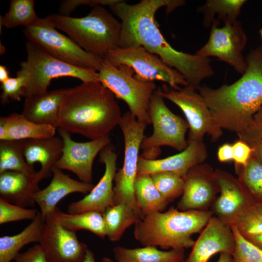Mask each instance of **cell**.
I'll return each mask as SVG.
<instances>
[{
	"instance_id": "6da1fadb",
	"label": "cell",
	"mask_w": 262,
	"mask_h": 262,
	"mask_svg": "<svg viewBox=\"0 0 262 262\" xmlns=\"http://www.w3.org/2000/svg\"><path fill=\"white\" fill-rule=\"evenodd\" d=\"M184 4L180 0H141L129 4L119 0L109 7L121 23L120 48H144L178 71L188 86L196 89L203 80L214 74L210 58L176 50L160 32L155 17L163 7L168 14Z\"/></svg>"
},
{
	"instance_id": "7a4b0ae2",
	"label": "cell",
	"mask_w": 262,
	"mask_h": 262,
	"mask_svg": "<svg viewBox=\"0 0 262 262\" xmlns=\"http://www.w3.org/2000/svg\"><path fill=\"white\" fill-rule=\"evenodd\" d=\"M246 59V69L235 82L216 89L205 85L196 89L216 124L237 134L249 126L262 106V46Z\"/></svg>"
},
{
	"instance_id": "3957f363",
	"label": "cell",
	"mask_w": 262,
	"mask_h": 262,
	"mask_svg": "<svg viewBox=\"0 0 262 262\" xmlns=\"http://www.w3.org/2000/svg\"><path fill=\"white\" fill-rule=\"evenodd\" d=\"M114 94L99 82L67 89L60 108L58 128L91 140L108 136L122 115Z\"/></svg>"
},
{
	"instance_id": "277c9868",
	"label": "cell",
	"mask_w": 262,
	"mask_h": 262,
	"mask_svg": "<svg viewBox=\"0 0 262 262\" xmlns=\"http://www.w3.org/2000/svg\"><path fill=\"white\" fill-rule=\"evenodd\" d=\"M213 215L209 210L180 211L173 207L165 212H149L135 224L134 236L145 246L192 247V235L202 230Z\"/></svg>"
},
{
	"instance_id": "5b68a950",
	"label": "cell",
	"mask_w": 262,
	"mask_h": 262,
	"mask_svg": "<svg viewBox=\"0 0 262 262\" xmlns=\"http://www.w3.org/2000/svg\"><path fill=\"white\" fill-rule=\"evenodd\" d=\"M54 26L86 52L105 59L119 47L121 23L103 6L93 7L81 17L60 14L49 15Z\"/></svg>"
},
{
	"instance_id": "8992f818",
	"label": "cell",
	"mask_w": 262,
	"mask_h": 262,
	"mask_svg": "<svg viewBox=\"0 0 262 262\" xmlns=\"http://www.w3.org/2000/svg\"><path fill=\"white\" fill-rule=\"evenodd\" d=\"M27 54L26 61L20 68L28 74V81L24 90L23 97L38 95L47 92L51 81L60 77H72L82 82H99L98 71L73 66L47 53L28 40L25 43Z\"/></svg>"
},
{
	"instance_id": "52a82bcc",
	"label": "cell",
	"mask_w": 262,
	"mask_h": 262,
	"mask_svg": "<svg viewBox=\"0 0 262 262\" xmlns=\"http://www.w3.org/2000/svg\"><path fill=\"white\" fill-rule=\"evenodd\" d=\"M98 72L99 82L115 98L124 100L139 122L147 125L151 124L148 110L151 97L156 90L154 82L139 80L131 68L125 66H115L105 59Z\"/></svg>"
},
{
	"instance_id": "ba28073f",
	"label": "cell",
	"mask_w": 262,
	"mask_h": 262,
	"mask_svg": "<svg viewBox=\"0 0 262 262\" xmlns=\"http://www.w3.org/2000/svg\"><path fill=\"white\" fill-rule=\"evenodd\" d=\"M149 115L153 126L151 135L144 137L140 148L143 158L156 159L161 153V147H171L182 151L188 146L185 135L189 129L186 120L174 114L166 106L164 98L156 91L149 105Z\"/></svg>"
},
{
	"instance_id": "9c48e42d",
	"label": "cell",
	"mask_w": 262,
	"mask_h": 262,
	"mask_svg": "<svg viewBox=\"0 0 262 262\" xmlns=\"http://www.w3.org/2000/svg\"><path fill=\"white\" fill-rule=\"evenodd\" d=\"M23 32L29 41L62 61L97 71L102 66L104 59L86 52L70 37L58 32L49 16L25 27Z\"/></svg>"
},
{
	"instance_id": "30bf717a",
	"label": "cell",
	"mask_w": 262,
	"mask_h": 262,
	"mask_svg": "<svg viewBox=\"0 0 262 262\" xmlns=\"http://www.w3.org/2000/svg\"><path fill=\"white\" fill-rule=\"evenodd\" d=\"M119 126L124 137V159L122 167L116 172L114 178V203L128 204L141 218L133 186L137 176L139 149L147 125L139 122L129 111L122 115Z\"/></svg>"
},
{
	"instance_id": "8fae6325",
	"label": "cell",
	"mask_w": 262,
	"mask_h": 262,
	"mask_svg": "<svg viewBox=\"0 0 262 262\" xmlns=\"http://www.w3.org/2000/svg\"><path fill=\"white\" fill-rule=\"evenodd\" d=\"M105 59L115 66H125L131 68L135 77L142 81H161L175 90L188 85L178 71L142 47L118 48L111 51Z\"/></svg>"
},
{
	"instance_id": "7c38bea8",
	"label": "cell",
	"mask_w": 262,
	"mask_h": 262,
	"mask_svg": "<svg viewBox=\"0 0 262 262\" xmlns=\"http://www.w3.org/2000/svg\"><path fill=\"white\" fill-rule=\"evenodd\" d=\"M156 91L178 106L183 113L189 125L188 142L202 141L205 134L210 136L212 142L221 137L222 129L214 121L196 89L188 85L175 90L164 83Z\"/></svg>"
},
{
	"instance_id": "4fadbf2b",
	"label": "cell",
	"mask_w": 262,
	"mask_h": 262,
	"mask_svg": "<svg viewBox=\"0 0 262 262\" xmlns=\"http://www.w3.org/2000/svg\"><path fill=\"white\" fill-rule=\"evenodd\" d=\"M219 24L218 20L213 21L208 41L196 54L206 58L216 57L243 74L247 67L242 52L247 37L241 23L236 20L227 22L222 27Z\"/></svg>"
},
{
	"instance_id": "5bb4252c",
	"label": "cell",
	"mask_w": 262,
	"mask_h": 262,
	"mask_svg": "<svg viewBox=\"0 0 262 262\" xmlns=\"http://www.w3.org/2000/svg\"><path fill=\"white\" fill-rule=\"evenodd\" d=\"M39 243L48 262H82L89 249L79 241L75 232L61 225L53 212L45 219Z\"/></svg>"
},
{
	"instance_id": "9a60e30c",
	"label": "cell",
	"mask_w": 262,
	"mask_h": 262,
	"mask_svg": "<svg viewBox=\"0 0 262 262\" xmlns=\"http://www.w3.org/2000/svg\"><path fill=\"white\" fill-rule=\"evenodd\" d=\"M58 132L63 141L62 154L54 167L72 172L80 181L92 183L93 164L97 155L110 144L108 136L85 142L73 140L70 133L59 128Z\"/></svg>"
},
{
	"instance_id": "2e32d148",
	"label": "cell",
	"mask_w": 262,
	"mask_h": 262,
	"mask_svg": "<svg viewBox=\"0 0 262 262\" xmlns=\"http://www.w3.org/2000/svg\"><path fill=\"white\" fill-rule=\"evenodd\" d=\"M183 179V192L178 209L208 210L219 192L215 170L202 163L192 167Z\"/></svg>"
},
{
	"instance_id": "e0dca14e",
	"label": "cell",
	"mask_w": 262,
	"mask_h": 262,
	"mask_svg": "<svg viewBox=\"0 0 262 262\" xmlns=\"http://www.w3.org/2000/svg\"><path fill=\"white\" fill-rule=\"evenodd\" d=\"M117 157L114 147L110 144L100 151L99 160L105 167L103 176L86 196L68 205V213L96 211L103 213L107 207L115 205L113 181L116 172Z\"/></svg>"
},
{
	"instance_id": "ac0fdd59",
	"label": "cell",
	"mask_w": 262,
	"mask_h": 262,
	"mask_svg": "<svg viewBox=\"0 0 262 262\" xmlns=\"http://www.w3.org/2000/svg\"><path fill=\"white\" fill-rule=\"evenodd\" d=\"M215 170L220 195L211 206V211L214 216L230 226L236 217L256 200L238 178L222 169Z\"/></svg>"
},
{
	"instance_id": "d6986e66",
	"label": "cell",
	"mask_w": 262,
	"mask_h": 262,
	"mask_svg": "<svg viewBox=\"0 0 262 262\" xmlns=\"http://www.w3.org/2000/svg\"><path fill=\"white\" fill-rule=\"evenodd\" d=\"M234 246L230 226L213 215L195 241L191 252L182 262H208L218 253L232 254Z\"/></svg>"
},
{
	"instance_id": "ffe728a7",
	"label": "cell",
	"mask_w": 262,
	"mask_h": 262,
	"mask_svg": "<svg viewBox=\"0 0 262 262\" xmlns=\"http://www.w3.org/2000/svg\"><path fill=\"white\" fill-rule=\"evenodd\" d=\"M187 147L179 153L161 159L149 160L139 156L137 175L170 172L184 178L194 166L204 163L208 157L203 141L188 142Z\"/></svg>"
},
{
	"instance_id": "44dd1931",
	"label": "cell",
	"mask_w": 262,
	"mask_h": 262,
	"mask_svg": "<svg viewBox=\"0 0 262 262\" xmlns=\"http://www.w3.org/2000/svg\"><path fill=\"white\" fill-rule=\"evenodd\" d=\"M51 172L52 179L50 183L33 195V200L38 205L40 213L45 220L55 210L58 203L66 196L73 193L88 194L94 187L93 183L71 178L62 170L54 166Z\"/></svg>"
},
{
	"instance_id": "7402d4cb",
	"label": "cell",
	"mask_w": 262,
	"mask_h": 262,
	"mask_svg": "<svg viewBox=\"0 0 262 262\" xmlns=\"http://www.w3.org/2000/svg\"><path fill=\"white\" fill-rule=\"evenodd\" d=\"M42 180L38 172L33 175L13 171L0 173V198L23 207L33 206V195L39 190Z\"/></svg>"
},
{
	"instance_id": "603a6c76",
	"label": "cell",
	"mask_w": 262,
	"mask_h": 262,
	"mask_svg": "<svg viewBox=\"0 0 262 262\" xmlns=\"http://www.w3.org/2000/svg\"><path fill=\"white\" fill-rule=\"evenodd\" d=\"M67 89H57L25 98L22 114L38 124L58 127L59 114Z\"/></svg>"
},
{
	"instance_id": "cb8c5ba5",
	"label": "cell",
	"mask_w": 262,
	"mask_h": 262,
	"mask_svg": "<svg viewBox=\"0 0 262 262\" xmlns=\"http://www.w3.org/2000/svg\"><path fill=\"white\" fill-rule=\"evenodd\" d=\"M23 141L24 155L28 164L33 166L36 163H39L41 168L37 172L42 179L50 177L52 167L62 154L63 141L61 137L54 136Z\"/></svg>"
},
{
	"instance_id": "d4e9b609",
	"label": "cell",
	"mask_w": 262,
	"mask_h": 262,
	"mask_svg": "<svg viewBox=\"0 0 262 262\" xmlns=\"http://www.w3.org/2000/svg\"><path fill=\"white\" fill-rule=\"evenodd\" d=\"M45 226V220L38 212L32 222L19 233L0 238V262H11L20 249L33 242H39Z\"/></svg>"
},
{
	"instance_id": "484cf974",
	"label": "cell",
	"mask_w": 262,
	"mask_h": 262,
	"mask_svg": "<svg viewBox=\"0 0 262 262\" xmlns=\"http://www.w3.org/2000/svg\"><path fill=\"white\" fill-rule=\"evenodd\" d=\"M113 253L117 262H182L185 259L183 249L163 251L154 246L136 248L117 246Z\"/></svg>"
},
{
	"instance_id": "4316f807",
	"label": "cell",
	"mask_w": 262,
	"mask_h": 262,
	"mask_svg": "<svg viewBox=\"0 0 262 262\" xmlns=\"http://www.w3.org/2000/svg\"><path fill=\"white\" fill-rule=\"evenodd\" d=\"M5 118L7 134L5 140L43 139L55 135L56 128L50 125L33 123L22 114L14 113L5 116Z\"/></svg>"
},
{
	"instance_id": "83f0119b",
	"label": "cell",
	"mask_w": 262,
	"mask_h": 262,
	"mask_svg": "<svg viewBox=\"0 0 262 262\" xmlns=\"http://www.w3.org/2000/svg\"><path fill=\"white\" fill-rule=\"evenodd\" d=\"M53 213L61 225L69 230L75 232L81 229L89 230L102 239L107 236L103 214L101 212L88 211L69 213L56 207Z\"/></svg>"
},
{
	"instance_id": "f1b7e54d",
	"label": "cell",
	"mask_w": 262,
	"mask_h": 262,
	"mask_svg": "<svg viewBox=\"0 0 262 262\" xmlns=\"http://www.w3.org/2000/svg\"><path fill=\"white\" fill-rule=\"evenodd\" d=\"M133 188L142 217L148 213L163 212L166 209L169 202L161 195L150 175H137Z\"/></svg>"
},
{
	"instance_id": "f546056e",
	"label": "cell",
	"mask_w": 262,
	"mask_h": 262,
	"mask_svg": "<svg viewBox=\"0 0 262 262\" xmlns=\"http://www.w3.org/2000/svg\"><path fill=\"white\" fill-rule=\"evenodd\" d=\"M107 236L112 242L118 241L125 230L141 217L126 203L107 207L103 213Z\"/></svg>"
},
{
	"instance_id": "4dcf8cb0",
	"label": "cell",
	"mask_w": 262,
	"mask_h": 262,
	"mask_svg": "<svg viewBox=\"0 0 262 262\" xmlns=\"http://www.w3.org/2000/svg\"><path fill=\"white\" fill-rule=\"evenodd\" d=\"M7 171L30 175L36 173L33 166L28 164L25 160L23 140L0 141V173Z\"/></svg>"
},
{
	"instance_id": "1f68e13d",
	"label": "cell",
	"mask_w": 262,
	"mask_h": 262,
	"mask_svg": "<svg viewBox=\"0 0 262 262\" xmlns=\"http://www.w3.org/2000/svg\"><path fill=\"white\" fill-rule=\"evenodd\" d=\"M246 1L245 0H207L198 11L204 14V26L209 27L215 20V15L224 23L236 20L242 7Z\"/></svg>"
},
{
	"instance_id": "d6a6232c",
	"label": "cell",
	"mask_w": 262,
	"mask_h": 262,
	"mask_svg": "<svg viewBox=\"0 0 262 262\" xmlns=\"http://www.w3.org/2000/svg\"><path fill=\"white\" fill-rule=\"evenodd\" d=\"M40 17L34 10L33 0H12L8 11L0 16V26L11 29L19 26L24 27L35 23Z\"/></svg>"
},
{
	"instance_id": "836d02e7",
	"label": "cell",
	"mask_w": 262,
	"mask_h": 262,
	"mask_svg": "<svg viewBox=\"0 0 262 262\" xmlns=\"http://www.w3.org/2000/svg\"><path fill=\"white\" fill-rule=\"evenodd\" d=\"M231 226L245 238L262 234V202L255 201L248 206Z\"/></svg>"
},
{
	"instance_id": "e575fe53",
	"label": "cell",
	"mask_w": 262,
	"mask_h": 262,
	"mask_svg": "<svg viewBox=\"0 0 262 262\" xmlns=\"http://www.w3.org/2000/svg\"><path fill=\"white\" fill-rule=\"evenodd\" d=\"M238 179L251 196L262 202V164L251 156L244 166H235Z\"/></svg>"
},
{
	"instance_id": "d590c367",
	"label": "cell",
	"mask_w": 262,
	"mask_h": 262,
	"mask_svg": "<svg viewBox=\"0 0 262 262\" xmlns=\"http://www.w3.org/2000/svg\"><path fill=\"white\" fill-rule=\"evenodd\" d=\"M150 176L155 186L168 202L182 195L184 181L180 175L170 172H160Z\"/></svg>"
},
{
	"instance_id": "8d00e7d4",
	"label": "cell",
	"mask_w": 262,
	"mask_h": 262,
	"mask_svg": "<svg viewBox=\"0 0 262 262\" xmlns=\"http://www.w3.org/2000/svg\"><path fill=\"white\" fill-rule=\"evenodd\" d=\"M230 227L235 241L231 254L233 262H262V249L241 234L235 227Z\"/></svg>"
},
{
	"instance_id": "74e56055",
	"label": "cell",
	"mask_w": 262,
	"mask_h": 262,
	"mask_svg": "<svg viewBox=\"0 0 262 262\" xmlns=\"http://www.w3.org/2000/svg\"><path fill=\"white\" fill-rule=\"evenodd\" d=\"M28 81L27 71L22 68L17 72L15 77H10L1 83L2 92L0 95L1 104H6L9 100L20 101L23 97L24 90Z\"/></svg>"
},
{
	"instance_id": "f35d334b",
	"label": "cell",
	"mask_w": 262,
	"mask_h": 262,
	"mask_svg": "<svg viewBox=\"0 0 262 262\" xmlns=\"http://www.w3.org/2000/svg\"><path fill=\"white\" fill-rule=\"evenodd\" d=\"M38 212L11 203L0 198V224L23 220H33Z\"/></svg>"
},
{
	"instance_id": "ab89813d",
	"label": "cell",
	"mask_w": 262,
	"mask_h": 262,
	"mask_svg": "<svg viewBox=\"0 0 262 262\" xmlns=\"http://www.w3.org/2000/svg\"><path fill=\"white\" fill-rule=\"evenodd\" d=\"M237 135L250 147L262 140V106L254 115L249 126Z\"/></svg>"
},
{
	"instance_id": "60d3db41",
	"label": "cell",
	"mask_w": 262,
	"mask_h": 262,
	"mask_svg": "<svg viewBox=\"0 0 262 262\" xmlns=\"http://www.w3.org/2000/svg\"><path fill=\"white\" fill-rule=\"evenodd\" d=\"M119 0H65L61 2L60 15L68 16L76 8L81 5L94 7L97 5L108 6L114 4Z\"/></svg>"
},
{
	"instance_id": "b9f144b4",
	"label": "cell",
	"mask_w": 262,
	"mask_h": 262,
	"mask_svg": "<svg viewBox=\"0 0 262 262\" xmlns=\"http://www.w3.org/2000/svg\"><path fill=\"white\" fill-rule=\"evenodd\" d=\"M232 146L235 166H245L252 156V148L241 139L235 141Z\"/></svg>"
},
{
	"instance_id": "7bdbcfd3",
	"label": "cell",
	"mask_w": 262,
	"mask_h": 262,
	"mask_svg": "<svg viewBox=\"0 0 262 262\" xmlns=\"http://www.w3.org/2000/svg\"><path fill=\"white\" fill-rule=\"evenodd\" d=\"M15 262H48L42 246L35 245L23 253H18L14 259Z\"/></svg>"
},
{
	"instance_id": "ee69618b",
	"label": "cell",
	"mask_w": 262,
	"mask_h": 262,
	"mask_svg": "<svg viewBox=\"0 0 262 262\" xmlns=\"http://www.w3.org/2000/svg\"><path fill=\"white\" fill-rule=\"evenodd\" d=\"M217 156L218 161L221 163L233 161V149L232 145L225 143L218 148Z\"/></svg>"
},
{
	"instance_id": "f6af8a7d",
	"label": "cell",
	"mask_w": 262,
	"mask_h": 262,
	"mask_svg": "<svg viewBox=\"0 0 262 262\" xmlns=\"http://www.w3.org/2000/svg\"><path fill=\"white\" fill-rule=\"evenodd\" d=\"M251 147L253 150L252 156L262 164V140Z\"/></svg>"
},
{
	"instance_id": "bcb514c9",
	"label": "cell",
	"mask_w": 262,
	"mask_h": 262,
	"mask_svg": "<svg viewBox=\"0 0 262 262\" xmlns=\"http://www.w3.org/2000/svg\"><path fill=\"white\" fill-rule=\"evenodd\" d=\"M82 262H96L95 260L94 254L89 249H88L85 257ZM101 262H115L108 257L102 259Z\"/></svg>"
},
{
	"instance_id": "7dc6e473",
	"label": "cell",
	"mask_w": 262,
	"mask_h": 262,
	"mask_svg": "<svg viewBox=\"0 0 262 262\" xmlns=\"http://www.w3.org/2000/svg\"><path fill=\"white\" fill-rule=\"evenodd\" d=\"M7 134V126L5 116L0 118V140L4 141Z\"/></svg>"
},
{
	"instance_id": "c3c4849f",
	"label": "cell",
	"mask_w": 262,
	"mask_h": 262,
	"mask_svg": "<svg viewBox=\"0 0 262 262\" xmlns=\"http://www.w3.org/2000/svg\"><path fill=\"white\" fill-rule=\"evenodd\" d=\"M254 245L262 249V234L246 238Z\"/></svg>"
},
{
	"instance_id": "681fc988",
	"label": "cell",
	"mask_w": 262,
	"mask_h": 262,
	"mask_svg": "<svg viewBox=\"0 0 262 262\" xmlns=\"http://www.w3.org/2000/svg\"><path fill=\"white\" fill-rule=\"evenodd\" d=\"M9 77V73L7 68L3 66H0V82L2 83L7 81Z\"/></svg>"
},
{
	"instance_id": "f907efd6",
	"label": "cell",
	"mask_w": 262,
	"mask_h": 262,
	"mask_svg": "<svg viewBox=\"0 0 262 262\" xmlns=\"http://www.w3.org/2000/svg\"><path fill=\"white\" fill-rule=\"evenodd\" d=\"M216 262H233L232 255L228 253H221Z\"/></svg>"
},
{
	"instance_id": "816d5d0a",
	"label": "cell",
	"mask_w": 262,
	"mask_h": 262,
	"mask_svg": "<svg viewBox=\"0 0 262 262\" xmlns=\"http://www.w3.org/2000/svg\"><path fill=\"white\" fill-rule=\"evenodd\" d=\"M260 34L262 38V29L260 31Z\"/></svg>"
},
{
	"instance_id": "f5cc1de1",
	"label": "cell",
	"mask_w": 262,
	"mask_h": 262,
	"mask_svg": "<svg viewBox=\"0 0 262 262\" xmlns=\"http://www.w3.org/2000/svg\"></svg>"
}]
</instances>
